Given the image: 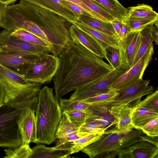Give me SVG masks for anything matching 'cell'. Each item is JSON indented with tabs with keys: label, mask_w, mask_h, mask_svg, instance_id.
Returning a JSON list of instances; mask_svg holds the SVG:
<instances>
[{
	"label": "cell",
	"mask_w": 158,
	"mask_h": 158,
	"mask_svg": "<svg viewBox=\"0 0 158 158\" xmlns=\"http://www.w3.org/2000/svg\"><path fill=\"white\" fill-rule=\"evenodd\" d=\"M66 46L60 55L59 66L53 80L58 101L67 93L83 88L110 73L111 65L78 40Z\"/></svg>",
	"instance_id": "obj_1"
},
{
	"label": "cell",
	"mask_w": 158,
	"mask_h": 158,
	"mask_svg": "<svg viewBox=\"0 0 158 158\" xmlns=\"http://www.w3.org/2000/svg\"><path fill=\"white\" fill-rule=\"evenodd\" d=\"M7 9L10 13L37 25L52 45V54L58 56L66 46L73 43L69 23L57 14L23 0L8 5Z\"/></svg>",
	"instance_id": "obj_2"
},
{
	"label": "cell",
	"mask_w": 158,
	"mask_h": 158,
	"mask_svg": "<svg viewBox=\"0 0 158 158\" xmlns=\"http://www.w3.org/2000/svg\"><path fill=\"white\" fill-rule=\"evenodd\" d=\"M0 85L5 94V104L17 110H35L40 84L27 81L24 76L0 64Z\"/></svg>",
	"instance_id": "obj_3"
},
{
	"label": "cell",
	"mask_w": 158,
	"mask_h": 158,
	"mask_svg": "<svg viewBox=\"0 0 158 158\" xmlns=\"http://www.w3.org/2000/svg\"><path fill=\"white\" fill-rule=\"evenodd\" d=\"M35 111L36 143L52 144L55 140L56 129L62 113L52 88L44 86L40 89Z\"/></svg>",
	"instance_id": "obj_4"
},
{
	"label": "cell",
	"mask_w": 158,
	"mask_h": 158,
	"mask_svg": "<svg viewBox=\"0 0 158 158\" xmlns=\"http://www.w3.org/2000/svg\"><path fill=\"white\" fill-rule=\"evenodd\" d=\"M22 110L6 105L0 107V147L14 148L22 145L17 120Z\"/></svg>",
	"instance_id": "obj_5"
},
{
	"label": "cell",
	"mask_w": 158,
	"mask_h": 158,
	"mask_svg": "<svg viewBox=\"0 0 158 158\" xmlns=\"http://www.w3.org/2000/svg\"><path fill=\"white\" fill-rule=\"evenodd\" d=\"M59 63L57 56L50 54L43 55L30 66L23 76L27 81L40 85L49 83L56 72Z\"/></svg>",
	"instance_id": "obj_6"
},
{
	"label": "cell",
	"mask_w": 158,
	"mask_h": 158,
	"mask_svg": "<svg viewBox=\"0 0 158 158\" xmlns=\"http://www.w3.org/2000/svg\"><path fill=\"white\" fill-rule=\"evenodd\" d=\"M149 82V79L143 80L119 92V94L111 100L96 103L109 110L112 106L120 105H127L133 108L138 105L143 96L153 92V87L148 85Z\"/></svg>",
	"instance_id": "obj_7"
},
{
	"label": "cell",
	"mask_w": 158,
	"mask_h": 158,
	"mask_svg": "<svg viewBox=\"0 0 158 158\" xmlns=\"http://www.w3.org/2000/svg\"><path fill=\"white\" fill-rule=\"evenodd\" d=\"M154 53L152 45L136 64L120 74L112 84L110 89L118 92L141 81L144 72L152 60Z\"/></svg>",
	"instance_id": "obj_8"
},
{
	"label": "cell",
	"mask_w": 158,
	"mask_h": 158,
	"mask_svg": "<svg viewBox=\"0 0 158 158\" xmlns=\"http://www.w3.org/2000/svg\"><path fill=\"white\" fill-rule=\"evenodd\" d=\"M88 145L81 151L90 158L102 155L104 158H113L119 149L126 147L121 135L118 132H111Z\"/></svg>",
	"instance_id": "obj_9"
},
{
	"label": "cell",
	"mask_w": 158,
	"mask_h": 158,
	"mask_svg": "<svg viewBox=\"0 0 158 158\" xmlns=\"http://www.w3.org/2000/svg\"><path fill=\"white\" fill-rule=\"evenodd\" d=\"M11 31H0V53H28L43 55L52 53L51 48L32 44L11 34Z\"/></svg>",
	"instance_id": "obj_10"
},
{
	"label": "cell",
	"mask_w": 158,
	"mask_h": 158,
	"mask_svg": "<svg viewBox=\"0 0 158 158\" xmlns=\"http://www.w3.org/2000/svg\"><path fill=\"white\" fill-rule=\"evenodd\" d=\"M118 40L121 67L123 72L133 66L141 44L140 31L131 32L123 40Z\"/></svg>",
	"instance_id": "obj_11"
},
{
	"label": "cell",
	"mask_w": 158,
	"mask_h": 158,
	"mask_svg": "<svg viewBox=\"0 0 158 158\" xmlns=\"http://www.w3.org/2000/svg\"><path fill=\"white\" fill-rule=\"evenodd\" d=\"M121 74L113 69L107 75L91 85L75 90L69 99L80 101L106 93L110 90L111 85Z\"/></svg>",
	"instance_id": "obj_12"
},
{
	"label": "cell",
	"mask_w": 158,
	"mask_h": 158,
	"mask_svg": "<svg viewBox=\"0 0 158 158\" xmlns=\"http://www.w3.org/2000/svg\"><path fill=\"white\" fill-rule=\"evenodd\" d=\"M43 55L28 53H0V64L23 76L30 66Z\"/></svg>",
	"instance_id": "obj_13"
},
{
	"label": "cell",
	"mask_w": 158,
	"mask_h": 158,
	"mask_svg": "<svg viewBox=\"0 0 158 158\" xmlns=\"http://www.w3.org/2000/svg\"><path fill=\"white\" fill-rule=\"evenodd\" d=\"M35 110L28 108L23 110L17 120L22 144L36 143L37 127Z\"/></svg>",
	"instance_id": "obj_14"
},
{
	"label": "cell",
	"mask_w": 158,
	"mask_h": 158,
	"mask_svg": "<svg viewBox=\"0 0 158 158\" xmlns=\"http://www.w3.org/2000/svg\"><path fill=\"white\" fill-rule=\"evenodd\" d=\"M158 148L148 142L142 140L116 152L119 158H158Z\"/></svg>",
	"instance_id": "obj_15"
},
{
	"label": "cell",
	"mask_w": 158,
	"mask_h": 158,
	"mask_svg": "<svg viewBox=\"0 0 158 158\" xmlns=\"http://www.w3.org/2000/svg\"><path fill=\"white\" fill-rule=\"evenodd\" d=\"M69 30L72 40L78 41L96 56L107 60L105 48L101 42L73 25L70 26Z\"/></svg>",
	"instance_id": "obj_16"
},
{
	"label": "cell",
	"mask_w": 158,
	"mask_h": 158,
	"mask_svg": "<svg viewBox=\"0 0 158 158\" xmlns=\"http://www.w3.org/2000/svg\"><path fill=\"white\" fill-rule=\"evenodd\" d=\"M52 11L71 23L78 20L79 15L64 5L60 0H23Z\"/></svg>",
	"instance_id": "obj_17"
},
{
	"label": "cell",
	"mask_w": 158,
	"mask_h": 158,
	"mask_svg": "<svg viewBox=\"0 0 158 158\" xmlns=\"http://www.w3.org/2000/svg\"><path fill=\"white\" fill-rule=\"evenodd\" d=\"M141 42L138 52L135 57L133 65L136 64L154 42L158 45V27L154 24L149 25L140 31Z\"/></svg>",
	"instance_id": "obj_18"
},
{
	"label": "cell",
	"mask_w": 158,
	"mask_h": 158,
	"mask_svg": "<svg viewBox=\"0 0 158 158\" xmlns=\"http://www.w3.org/2000/svg\"><path fill=\"white\" fill-rule=\"evenodd\" d=\"M79 29L94 37L101 42L105 48L108 47L118 49V42L116 36L110 35L95 29L78 20L72 23Z\"/></svg>",
	"instance_id": "obj_19"
},
{
	"label": "cell",
	"mask_w": 158,
	"mask_h": 158,
	"mask_svg": "<svg viewBox=\"0 0 158 158\" xmlns=\"http://www.w3.org/2000/svg\"><path fill=\"white\" fill-rule=\"evenodd\" d=\"M133 108L127 105L113 106L110 107L109 111L114 118L115 128L122 129L132 125L131 113Z\"/></svg>",
	"instance_id": "obj_20"
},
{
	"label": "cell",
	"mask_w": 158,
	"mask_h": 158,
	"mask_svg": "<svg viewBox=\"0 0 158 158\" xmlns=\"http://www.w3.org/2000/svg\"><path fill=\"white\" fill-rule=\"evenodd\" d=\"M158 117V114L146 108L136 106L131 113V124L134 128L141 129L152 119Z\"/></svg>",
	"instance_id": "obj_21"
},
{
	"label": "cell",
	"mask_w": 158,
	"mask_h": 158,
	"mask_svg": "<svg viewBox=\"0 0 158 158\" xmlns=\"http://www.w3.org/2000/svg\"><path fill=\"white\" fill-rule=\"evenodd\" d=\"M32 149V153L29 158L70 157L68 150L57 149L55 147H48L40 143H37Z\"/></svg>",
	"instance_id": "obj_22"
},
{
	"label": "cell",
	"mask_w": 158,
	"mask_h": 158,
	"mask_svg": "<svg viewBox=\"0 0 158 158\" xmlns=\"http://www.w3.org/2000/svg\"><path fill=\"white\" fill-rule=\"evenodd\" d=\"M127 13L123 20L137 19L157 18L158 14L152 7L144 4H139L127 8Z\"/></svg>",
	"instance_id": "obj_23"
},
{
	"label": "cell",
	"mask_w": 158,
	"mask_h": 158,
	"mask_svg": "<svg viewBox=\"0 0 158 158\" xmlns=\"http://www.w3.org/2000/svg\"><path fill=\"white\" fill-rule=\"evenodd\" d=\"M78 20L95 29L110 35L116 36L110 22L104 21L90 15H79Z\"/></svg>",
	"instance_id": "obj_24"
},
{
	"label": "cell",
	"mask_w": 158,
	"mask_h": 158,
	"mask_svg": "<svg viewBox=\"0 0 158 158\" xmlns=\"http://www.w3.org/2000/svg\"><path fill=\"white\" fill-rule=\"evenodd\" d=\"M105 9L114 19L123 21L127 13V8L117 0H93Z\"/></svg>",
	"instance_id": "obj_25"
},
{
	"label": "cell",
	"mask_w": 158,
	"mask_h": 158,
	"mask_svg": "<svg viewBox=\"0 0 158 158\" xmlns=\"http://www.w3.org/2000/svg\"><path fill=\"white\" fill-rule=\"evenodd\" d=\"M105 131L89 133L77 139L72 143L69 150V154L70 155L78 152L88 145L103 137L105 136Z\"/></svg>",
	"instance_id": "obj_26"
},
{
	"label": "cell",
	"mask_w": 158,
	"mask_h": 158,
	"mask_svg": "<svg viewBox=\"0 0 158 158\" xmlns=\"http://www.w3.org/2000/svg\"><path fill=\"white\" fill-rule=\"evenodd\" d=\"M78 128L71 123L66 115L62 116L56 129L55 138L61 139L77 133Z\"/></svg>",
	"instance_id": "obj_27"
},
{
	"label": "cell",
	"mask_w": 158,
	"mask_h": 158,
	"mask_svg": "<svg viewBox=\"0 0 158 158\" xmlns=\"http://www.w3.org/2000/svg\"><path fill=\"white\" fill-rule=\"evenodd\" d=\"M11 34L26 42L46 47L51 48L52 50V45L49 41L41 39L25 30L18 29L11 31Z\"/></svg>",
	"instance_id": "obj_28"
},
{
	"label": "cell",
	"mask_w": 158,
	"mask_h": 158,
	"mask_svg": "<svg viewBox=\"0 0 158 158\" xmlns=\"http://www.w3.org/2000/svg\"><path fill=\"white\" fill-rule=\"evenodd\" d=\"M59 103L62 112L64 111L76 110L87 113L91 106V103L81 101L60 98Z\"/></svg>",
	"instance_id": "obj_29"
},
{
	"label": "cell",
	"mask_w": 158,
	"mask_h": 158,
	"mask_svg": "<svg viewBox=\"0 0 158 158\" xmlns=\"http://www.w3.org/2000/svg\"><path fill=\"white\" fill-rule=\"evenodd\" d=\"M4 151V158H29L32 150L29 144H22L18 147L7 148Z\"/></svg>",
	"instance_id": "obj_30"
},
{
	"label": "cell",
	"mask_w": 158,
	"mask_h": 158,
	"mask_svg": "<svg viewBox=\"0 0 158 158\" xmlns=\"http://www.w3.org/2000/svg\"><path fill=\"white\" fill-rule=\"evenodd\" d=\"M107 60L113 69L120 73H123L120 64L119 53L118 49L108 47L105 48Z\"/></svg>",
	"instance_id": "obj_31"
},
{
	"label": "cell",
	"mask_w": 158,
	"mask_h": 158,
	"mask_svg": "<svg viewBox=\"0 0 158 158\" xmlns=\"http://www.w3.org/2000/svg\"><path fill=\"white\" fill-rule=\"evenodd\" d=\"M105 128L97 122L92 120H86L78 130L77 134L80 136L89 133L105 131Z\"/></svg>",
	"instance_id": "obj_32"
},
{
	"label": "cell",
	"mask_w": 158,
	"mask_h": 158,
	"mask_svg": "<svg viewBox=\"0 0 158 158\" xmlns=\"http://www.w3.org/2000/svg\"><path fill=\"white\" fill-rule=\"evenodd\" d=\"M158 18L153 19H137L123 20L128 26L130 33L140 31L147 26L154 24Z\"/></svg>",
	"instance_id": "obj_33"
},
{
	"label": "cell",
	"mask_w": 158,
	"mask_h": 158,
	"mask_svg": "<svg viewBox=\"0 0 158 158\" xmlns=\"http://www.w3.org/2000/svg\"><path fill=\"white\" fill-rule=\"evenodd\" d=\"M137 106H141L158 114V91L149 94Z\"/></svg>",
	"instance_id": "obj_34"
},
{
	"label": "cell",
	"mask_w": 158,
	"mask_h": 158,
	"mask_svg": "<svg viewBox=\"0 0 158 158\" xmlns=\"http://www.w3.org/2000/svg\"><path fill=\"white\" fill-rule=\"evenodd\" d=\"M70 122L78 128L86 121L87 114L85 112L79 111H64L62 112Z\"/></svg>",
	"instance_id": "obj_35"
},
{
	"label": "cell",
	"mask_w": 158,
	"mask_h": 158,
	"mask_svg": "<svg viewBox=\"0 0 158 158\" xmlns=\"http://www.w3.org/2000/svg\"><path fill=\"white\" fill-rule=\"evenodd\" d=\"M92 120L102 126L106 130L110 127L115 125L114 117L108 112L94 116L86 120Z\"/></svg>",
	"instance_id": "obj_36"
},
{
	"label": "cell",
	"mask_w": 158,
	"mask_h": 158,
	"mask_svg": "<svg viewBox=\"0 0 158 158\" xmlns=\"http://www.w3.org/2000/svg\"><path fill=\"white\" fill-rule=\"evenodd\" d=\"M90 8L107 19L109 22L114 18L102 7L93 0H81Z\"/></svg>",
	"instance_id": "obj_37"
},
{
	"label": "cell",
	"mask_w": 158,
	"mask_h": 158,
	"mask_svg": "<svg viewBox=\"0 0 158 158\" xmlns=\"http://www.w3.org/2000/svg\"><path fill=\"white\" fill-rule=\"evenodd\" d=\"M119 94L118 92L115 90H110L106 93L80 101L89 102H101L111 100L117 96Z\"/></svg>",
	"instance_id": "obj_38"
},
{
	"label": "cell",
	"mask_w": 158,
	"mask_h": 158,
	"mask_svg": "<svg viewBox=\"0 0 158 158\" xmlns=\"http://www.w3.org/2000/svg\"><path fill=\"white\" fill-rule=\"evenodd\" d=\"M140 130L147 135L150 136H158V117L151 120Z\"/></svg>",
	"instance_id": "obj_39"
},
{
	"label": "cell",
	"mask_w": 158,
	"mask_h": 158,
	"mask_svg": "<svg viewBox=\"0 0 158 158\" xmlns=\"http://www.w3.org/2000/svg\"><path fill=\"white\" fill-rule=\"evenodd\" d=\"M79 6L91 16L104 21L109 22L107 19L92 10L81 0H65Z\"/></svg>",
	"instance_id": "obj_40"
},
{
	"label": "cell",
	"mask_w": 158,
	"mask_h": 158,
	"mask_svg": "<svg viewBox=\"0 0 158 158\" xmlns=\"http://www.w3.org/2000/svg\"><path fill=\"white\" fill-rule=\"evenodd\" d=\"M60 2L65 6L79 15H90L82 8L73 3L65 0H60Z\"/></svg>",
	"instance_id": "obj_41"
},
{
	"label": "cell",
	"mask_w": 158,
	"mask_h": 158,
	"mask_svg": "<svg viewBox=\"0 0 158 158\" xmlns=\"http://www.w3.org/2000/svg\"><path fill=\"white\" fill-rule=\"evenodd\" d=\"M81 137L77 133V134L61 139H55V147H57L66 143L73 142L77 139Z\"/></svg>",
	"instance_id": "obj_42"
},
{
	"label": "cell",
	"mask_w": 158,
	"mask_h": 158,
	"mask_svg": "<svg viewBox=\"0 0 158 158\" xmlns=\"http://www.w3.org/2000/svg\"><path fill=\"white\" fill-rule=\"evenodd\" d=\"M130 33L129 29L125 22L122 21V25L118 35L116 36L118 40H122Z\"/></svg>",
	"instance_id": "obj_43"
},
{
	"label": "cell",
	"mask_w": 158,
	"mask_h": 158,
	"mask_svg": "<svg viewBox=\"0 0 158 158\" xmlns=\"http://www.w3.org/2000/svg\"><path fill=\"white\" fill-rule=\"evenodd\" d=\"M158 136H150L143 135L140 136L141 140L148 142L158 148Z\"/></svg>",
	"instance_id": "obj_44"
},
{
	"label": "cell",
	"mask_w": 158,
	"mask_h": 158,
	"mask_svg": "<svg viewBox=\"0 0 158 158\" xmlns=\"http://www.w3.org/2000/svg\"><path fill=\"white\" fill-rule=\"evenodd\" d=\"M122 21L118 19L114 18L110 21L115 32L116 36L118 34L119 30L122 26Z\"/></svg>",
	"instance_id": "obj_45"
},
{
	"label": "cell",
	"mask_w": 158,
	"mask_h": 158,
	"mask_svg": "<svg viewBox=\"0 0 158 158\" xmlns=\"http://www.w3.org/2000/svg\"><path fill=\"white\" fill-rule=\"evenodd\" d=\"M5 104V94L2 86L0 85V107Z\"/></svg>",
	"instance_id": "obj_46"
},
{
	"label": "cell",
	"mask_w": 158,
	"mask_h": 158,
	"mask_svg": "<svg viewBox=\"0 0 158 158\" xmlns=\"http://www.w3.org/2000/svg\"><path fill=\"white\" fill-rule=\"evenodd\" d=\"M17 0H0V2L6 6L8 5H10Z\"/></svg>",
	"instance_id": "obj_47"
},
{
	"label": "cell",
	"mask_w": 158,
	"mask_h": 158,
	"mask_svg": "<svg viewBox=\"0 0 158 158\" xmlns=\"http://www.w3.org/2000/svg\"><path fill=\"white\" fill-rule=\"evenodd\" d=\"M6 7L5 5L0 2V21Z\"/></svg>",
	"instance_id": "obj_48"
},
{
	"label": "cell",
	"mask_w": 158,
	"mask_h": 158,
	"mask_svg": "<svg viewBox=\"0 0 158 158\" xmlns=\"http://www.w3.org/2000/svg\"></svg>",
	"instance_id": "obj_49"
}]
</instances>
